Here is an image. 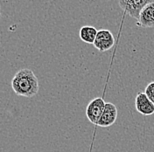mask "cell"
I'll use <instances>...</instances> for the list:
<instances>
[{
  "label": "cell",
  "mask_w": 154,
  "mask_h": 152,
  "mask_svg": "<svg viewBox=\"0 0 154 152\" xmlns=\"http://www.w3.org/2000/svg\"><path fill=\"white\" fill-rule=\"evenodd\" d=\"M11 87L17 95L32 98L38 94V80L31 69L23 68L12 78Z\"/></svg>",
  "instance_id": "obj_1"
},
{
  "label": "cell",
  "mask_w": 154,
  "mask_h": 152,
  "mask_svg": "<svg viewBox=\"0 0 154 152\" xmlns=\"http://www.w3.org/2000/svg\"><path fill=\"white\" fill-rule=\"evenodd\" d=\"M154 0H118L121 9L131 18L139 19L140 12L144 7Z\"/></svg>",
  "instance_id": "obj_2"
},
{
  "label": "cell",
  "mask_w": 154,
  "mask_h": 152,
  "mask_svg": "<svg viewBox=\"0 0 154 152\" xmlns=\"http://www.w3.org/2000/svg\"><path fill=\"white\" fill-rule=\"evenodd\" d=\"M105 102L102 97H97L90 101L87 106L86 115L91 123L97 125L105 108Z\"/></svg>",
  "instance_id": "obj_3"
},
{
  "label": "cell",
  "mask_w": 154,
  "mask_h": 152,
  "mask_svg": "<svg viewBox=\"0 0 154 152\" xmlns=\"http://www.w3.org/2000/svg\"><path fill=\"white\" fill-rule=\"evenodd\" d=\"M115 44V38L110 31L102 29L98 31L94 42V47L100 52H106L113 47Z\"/></svg>",
  "instance_id": "obj_4"
},
{
  "label": "cell",
  "mask_w": 154,
  "mask_h": 152,
  "mask_svg": "<svg viewBox=\"0 0 154 152\" xmlns=\"http://www.w3.org/2000/svg\"><path fill=\"white\" fill-rule=\"evenodd\" d=\"M117 118V108L115 104L111 102H106L103 113L102 114L97 125L100 127H109L115 123Z\"/></svg>",
  "instance_id": "obj_5"
},
{
  "label": "cell",
  "mask_w": 154,
  "mask_h": 152,
  "mask_svg": "<svg viewBox=\"0 0 154 152\" xmlns=\"http://www.w3.org/2000/svg\"><path fill=\"white\" fill-rule=\"evenodd\" d=\"M135 108L137 111L144 115L154 114V104L144 93L139 92L135 99Z\"/></svg>",
  "instance_id": "obj_6"
},
{
  "label": "cell",
  "mask_w": 154,
  "mask_h": 152,
  "mask_svg": "<svg viewBox=\"0 0 154 152\" xmlns=\"http://www.w3.org/2000/svg\"><path fill=\"white\" fill-rule=\"evenodd\" d=\"M137 26L143 28L154 27V2L147 5L140 12Z\"/></svg>",
  "instance_id": "obj_7"
},
{
  "label": "cell",
  "mask_w": 154,
  "mask_h": 152,
  "mask_svg": "<svg viewBox=\"0 0 154 152\" xmlns=\"http://www.w3.org/2000/svg\"><path fill=\"white\" fill-rule=\"evenodd\" d=\"M98 31L94 26H85L80 29V38L87 44H94Z\"/></svg>",
  "instance_id": "obj_8"
},
{
  "label": "cell",
  "mask_w": 154,
  "mask_h": 152,
  "mask_svg": "<svg viewBox=\"0 0 154 152\" xmlns=\"http://www.w3.org/2000/svg\"><path fill=\"white\" fill-rule=\"evenodd\" d=\"M144 94L147 95L149 100L154 104V81L149 83L146 86L145 90H144Z\"/></svg>",
  "instance_id": "obj_9"
},
{
  "label": "cell",
  "mask_w": 154,
  "mask_h": 152,
  "mask_svg": "<svg viewBox=\"0 0 154 152\" xmlns=\"http://www.w3.org/2000/svg\"><path fill=\"white\" fill-rule=\"evenodd\" d=\"M0 16H1V14H0Z\"/></svg>",
  "instance_id": "obj_10"
}]
</instances>
